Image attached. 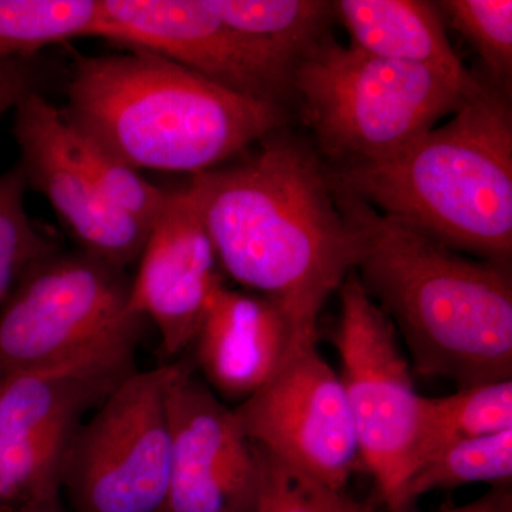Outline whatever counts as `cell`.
Here are the masks:
<instances>
[{
  "label": "cell",
  "instance_id": "22",
  "mask_svg": "<svg viewBox=\"0 0 512 512\" xmlns=\"http://www.w3.org/2000/svg\"><path fill=\"white\" fill-rule=\"evenodd\" d=\"M259 491L255 512H386L376 501H359L346 490L319 483L255 446Z\"/></svg>",
  "mask_w": 512,
  "mask_h": 512
},
{
  "label": "cell",
  "instance_id": "21",
  "mask_svg": "<svg viewBox=\"0 0 512 512\" xmlns=\"http://www.w3.org/2000/svg\"><path fill=\"white\" fill-rule=\"evenodd\" d=\"M26 191L28 184L19 164L0 174V305L33 266L60 251L30 220Z\"/></svg>",
  "mask_w": 512,
  "mask_h": 512
},
{
  "label": "cell",
  "instance_id": "28",
  "mask_svg": "<svg viewBox=\"0 0 512 512\" xmlns=\"http://www.w3.org/2000/svg\"><path fill=\"white\" fill-rule=\"evenodd\" d=\"M2 62H3V60H2ZM2 62H0V63H2Z\"/></svg>",
  "mask_w": 512,
  "mask_h": 512
},
{
  "label": "cell",
  "instance_id": "5",
  "mask_svg": "<svg viewBox=\"0 0 512 512\" xmlns=\"http://www.w3.org/2000/svg\"><path fill=\"white\" fill-rule=\"evenodd\" d=\"M483 87L471 73L380 59L330 37L292 73L303 123L340 168L397 156Z\"/></svg>",
  "mask_w": 512,
  "mask_h": 512
},
{
  "label": "cell",
  "instance_id": "10",
  "mask_svg": "<svg viewBox=\"0 0 512 512\" xmlns=\"http://www.w3.org/2000/svg\"><path fill=\"white\" fill-rule=\"evenodd\" d=\"M234 413L254 446L328 487L345 490L362 468L345 390L316 345L292 352Z\"/></svg>",
  "mask_w": 512,
  "mask_h": 512
},
{
  "label": "cell",
  "instance_id": "19",
  "mask_svg": "<svg viewBox=\"0 0 512 512\" xmlns=\"http://www.w3.org/2000/svg\"><path fill=\"white\" fill-rule=\"evenodd\" d=\"M100 0H0V62L29 60L46 47L96 37Z\"/></svg>",
  "mask_w": 512,
  "mask_h": 512
},
{
  "label": "cell",
  "instance_id": "8",
  "mask_svg": "<svg viewBox=\"0 0 512 512\" xmlns=\"http://www.w3.org/2000/svg\"><path fill=\"white\" fill-rule=\"evenodd\" d=\"M340 318L333 335L340 382L355 427L362 468L373 478L376 503L404 512L419 437L421 397L396 328L350 274L340 286Z\"/></svg>",
  "mask_w": 512,
  "mask_h": 512
},
{
  "label": "cell",
  "instance_id": "23",
  "mask_svg": "<svg viewBox=\"0 0 512 512\" xmlns=\"http://www.w3.org/2000/svg\"><path fill=\"white\" fill-rule=\"evenodd\" d=\"M67 141L74 157L106 195L107 200L134 220L151 228L163 210L168 192L151 184L138 171L111 157L92 140L77 133L69 123Z\"/></svg>",
  "mask_w": 512,
  "mask_h": 512
},
{
  "label": "cell",
  "instance_id": "24",
  "mask_svg": "<svg viewBox=\"0 0 512 512\" xmlns=\"http://www.w3.org/2000/svg\"><path fill=\"white\" fill-rule=\"evenodd\" d=\"M444 18L477 50L501 82L512 72L511 0H447L437 3Z\"/></svg>",
  "mask_w": 512,
  "mask_h": 512
},
{
  "label": "cell",
  "instance_id": "2",
  "mask_svg": "<svg viewBox=\"0 0 512 512\" xmlns=\"http://www.w3.org/2000/svg\"><path fill=\"white\" fill-rule=\"evenodd\" d=\"M333 191L359 241L357 279L396 323L413 372L458 389L510 380V268L464 258L336 185Z\"/></svg>",
  "mask_w": 512,
  "mask_h": 512
},
{
  "label": "cell",
  "instance_id": "26",
  "mask_svg": "<svg viewBox=\"0 0 512 512\" xmlns=\"http://www.w3.org/2000/svg\"><path fill=\"white\" fill-rule=\"evenodd\" d=\"M441 512H512V485H493L477 500Z\"/></svg>",
  "mask_w": 512,
  "mask_h": 512
},
{
  "label": "cell",
  "instance_id": "7",
  "mask_svg": "<svg viewBox=\"0 0 512 512\" xmlns=\"http://www.w3.org/2000/svg\"><path fill=\"white\" fill-rule=\"evenodd\" d=\"M185 362L137 370L87 417L64 464L70 512H163L171 474L168 396Z\"/></svg>",
  "mask_w": 512,
  "mask_h": 512
},
{
  "label": "cell",
  "instance_id": "1",
  "mask_svg": "<svg viewBox=\"0 0 512 512\" xmlns=\"http://www.w3.org/2000/svg\"><path fill=\"white\" fill-rule=\"evenodd\" d=\"M185 190L218 264L274 303L299 342L315 345L323 306L359 258L355 229L315 153L274 137L234 167L192 175Z\"/></svg>",
  "mask_w": 512,
  "mask_h": 512
},
{
  "label": "cell",
  "instance_id": "4",
  "mask_svg": "<svg viewBox=\"0 0 512 512\" xmlns=\"http://www.w3.org/2000/svg\"><path fill=\"white\" fill-rule=\"evenodd\" d=\"M329 175L340 190L444 247L510 268L512 120L494 90L484 86L397 156Z\"/></svg>",
  "mask_w": 512,
  "mask_h": 512
},
{
  "label": "cell",
  "instance_id": "15",
  "mask_svg": "<svg viewBox=\"0 0 512 512\" xmlns=\"http://www.w3.org/2000/svg\"><path fill=\"white\" fill-rule=\"evenodd\" d=\"M302 346L309 345L296 339L274 303L222 284L212 295L192 342V363L220 399L242 403Z\"/></svg>",
  "mask_w": 512,
  "mask_h": 512
},
{
  "label": "cell",
  "instance_id": "27",
  "mask_svg": "<svg viewBox=\"0 0 512 512\" xmlns=\"http://www.w3.org/2000/svg\"><path fill=\"white\" fill-rule=\"evenodd\" d=\"M10 512H70L69 508L63 504L62 494L52 495V497L37 500L35 503L23 505Z\"/></svg>",
  "mask_w": 512,
  "mask_h": 512
},
{
  "label": "cell",
  "instance_id": "16",
  "mask_svg": "<svg viewBox=\"0 0 512 512\" xmlns=\"http://www.w3.org/2000/svg\"><path fill=\"white\" fill-rule=\"evenodd\" d=\"M335 16L367 55L467 74L446 33L437 3L423 0H340Z\"/></svg>",
  "mask_w": 512,
  "mask_h": 512
},
{
  "label": "cell",
  "instance_id": "12",
  "mask_svg": "<svg viewBox=\"0 0 512 512\" xmlns=\"http://www.w3.org/2000/svg\"><path fill=\"white\" fill-rule=\"evenodd\" d=\"M187 360L168 396L171 474L163 512H255L259 463L234 409Z\"/></svg>",
  "mask_w": 512,
  "mask_h": 512
},
{
  "label": "cell",
  "instance_id": "25",
  "mask_svg": "<svg viewBox=\"0 0 512 512\" xmlns=\"http://www.w3.org/2000/svg\"><path fill=\"white\" fill-rule=\"evenodd\" d=\"M35 89L28 60H3L0 63V119L15 109L20 97Z\"/></svg>",
  "mask_w": 512,
  "mask_h": 512
},
{
  "label": "cell",
  "instance_id": "17",
  "mask_svg": "<svg viewBox=\"0 0 512 512\" xmlns=\"http://www.w3.org/2000/svg\"><path fill=\"white\" fill-rule=\"evenodd\" d=\"M232 28L251 37L279 66L293 73L296 64L326 39L335 16L323 0H207Z\"/></svg>",
  "mask_w": 512,
  "mask_h": 512
},
{
  "label": "cell",
  "instance_id": "14",
  "mask_svg": "<svg viewBox=\"0 0 512 512\" xmlns=\"http://www.w3.org/2000/svg\"><path fill=\"white\" fill-rule=\"evenodd\" d=\"M131 279L130 308L160 333L165 357L190 349L222 285L210 234L188 191L168 192Z\"/></svg>",
  "mask_w": 512,
  "mask_h": 512
},
{
  "label": "cell",
  "instance_id": "13",
  "mask_svg": "<svg viewBox=\"0 0 512 512\" xmlns=\"http://www.w3.org/2000/svg\"><path fill=\"white\" fill-rule=\"evenodd\" d=\"M13 110L26 184L49 201L80 251L123 269L138 261L150 228L111 204L74 157L62 110L36 89Z\"/></svg>",
  "mask_w": 512,
  "mask_h": 512
},
{
  "label": "cell",
  "instance_id": "11",
  "mask_svg": "<svg viewBox=\"0 0 512 512\" xmlns=\"http://www.w3.org/2000/svg\"><path fill=\"white\" fill-rule=\"evenodd\" d=\"M96 37L167 57L222 89L281 104L292 74L207 0H100Z\"/></svg>",
  "mask_w": 512,
  "mask_h": 512
},
{
  "label": "cell",
  "instance_id": "18",
  "mask_svg": "<svg viewBox=\"0 0 512 512\" xmlns=\"http://www.w3.org/2000/svg\"><path fill=\"white\" fill-rule=\"evenodd\" d=\"M511 429V379L464 387L450 396H423L413 471L450 444Z\"/></svg>",
  "mask_w": 512,
  "mask_h": 512
},
{
  "label": "cell",
  "instance_id": "20",
  "mask_svg": "<svg viewBox=\"0 0 512 512\" xmlns=\"http://www.w3.org/2000/svg\"><path fill=\"white\" fill-rule=\"evenodd\" d=\"M474 483H512V429L458 441L427 458L404 487V512H412L424 494Z\"/></svg>",
  "mask_w": 512,
  "mask_h": 512
},
{
  "label": "cell",
  "instance_id": "6",
  "mask_svg": "<svg viewBox=\"0 0 512 512\" xmlns=\"http://www.w3.org/2000/svg\"><path fill=\"white\" fill-rule=\"evenodd\" d=\"M126 269L57 251L20 279L0 312V384L74 366L136 367L146 320Z\"/></svg>",
  "mask_w": 512,
  "mask_h": 512
},
{
  "label": "cell",
  "instance_id": "9",
  "mask_svg": "<svg viewBox=\"0 0 512 512\" xmlns=\"http://www.w3.org/2000/svg\"><path fill=\"white\" fill-rule=\"evenodd\" d=\"M137 367L74 366L0 384V512L62 494L84 421Z\"/></svg>",
  "mask_w": 512,
  "mask_h": 512
},
{
  "label": "cell",
  "instance_id": "3",
  "mask_svg": "<svg viewBox=\"0 0 512 512\" xmlns=\"http://www.w3.org/2000/svg\"><path fill=\"white\" fill-rule=\"evenodd\" d=\"M127 52L77 57L62 113L138 173L215 170L285 123L281 104L229 92L156 53Z\"/></svg>",
  "mask_w": 512,
  "mask_h": 512
}]
</instances>
